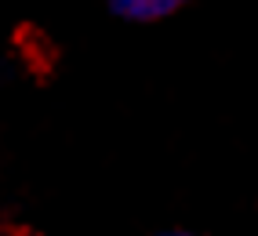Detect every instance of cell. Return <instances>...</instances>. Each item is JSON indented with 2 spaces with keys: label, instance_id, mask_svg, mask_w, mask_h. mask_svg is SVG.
Here are the masks:
<instances>
[{
  "label": "cell",
  "instance_id": "obj_1",
  "mask_svg": "<svg viewBox=\"0 0 258 236\" xmlns=\"http://www.w3.org/2000/svg\"><path fill=\"white\" fill-rule=\"evenodd\" d=\"M182 4V0H113V8L127 19H164Z\"/></svg>",
  "mask_w": 258,
  "mask_h": 236
}]
</instances>
